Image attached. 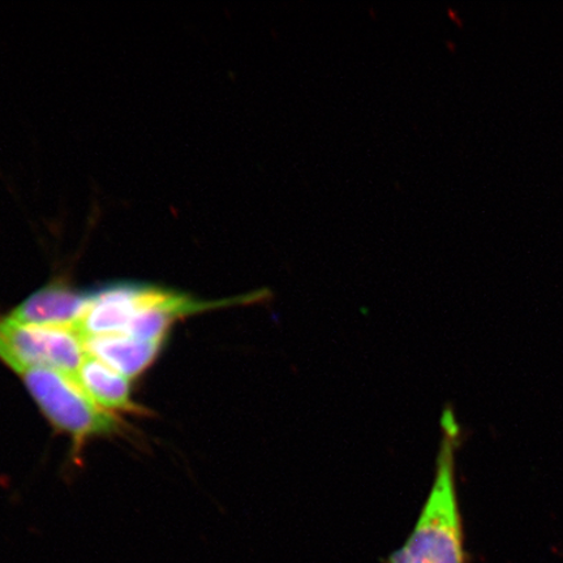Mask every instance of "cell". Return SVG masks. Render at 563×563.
Returning a JSON list of instances; mask_svg holds the SVG:
<instances>
[{
  "mask_svg": "<svg viewBox=\"0 0 563 563\" xmlns=\"http://www.w3.org/2000/svg\"><path fill=\"white\" fill-rule=\"evenodd\" d=\"M442 440L431 495L405 545L389 563H466L455 489V450L460 441L452 410L442 415Z\"/></svg>",
  "mask_w": 563,
  "mask_h": 563,
  "instance_id": "6da1fadb",
  "label": "cell"
},
{
  "mask_svg": "<svg viewBox=\"0 0 563 563\" xmlns=\"http://www.w3.org/2000/svg\"><path fill=\"white\" fill-rule=\"evenodd\" d=\"M20 377L53 426L76 441L117 431L114 415L98 406L73 377L46 368L26 369Z\"/></svg>",
  "mask_w": 563,
  "mask_h": 563,
  "instance_id": "7a4b0ae2",
  "label": "cell"
},
{
  "mask_svg": "<svg viewBox=\"0 0 563 563\" xmlns=\"http://www.w3.org/2000/svg\"><path fill=\"white\" fill-rule=\"evenodd\" d=\"M88 355L74 329L24 325L10 316L0 317V361L18 375L46 368L76 379Z\"/></svg>",
  "mask_w": 563,
  "mask_h": 563,
  "instance_id": "3957f363",
  "label": "cell"
},
{
  "mask_svg": "<svg viewBox=\"0 0 563 563\" xmlns=\"http://www.w3.org/2000/svg\"><path fill=\"white\" fill-rule=\"evenodd\" d=\"M87 305L88 292L55 282L33 292L9 316L24 325L75 330Z\"/></svg>",
  "mask_w": 563,
  "mask_h": 563,
  "instance_id": "277c9868",
  "label": "cell"
},
{
  "mask_svg": "<svg viewBox=\"0 0 563 563\" xmlns=\"http://www.w3.org/2000/svg\"><path fill=\"white\" fill-rule=\"evenodd\" d=\"M82 342L90 356L108 364L126 378L139 376L150 367L164 343L143 341L126 334L87 338Z\"/></svg>",
  "mask_w": 563,
  "mask_h": 563,
  "instance_id": "5b68a950",
  "label": "cell"
},
{
  "mask_svg": "<svg viewBox=\"0 0 563 563\" xmlns=\"http://www.w3.org/2000/svg\"><path fill=\"white\" fill-rule=\"evenodd\" d=\"M76 383L104 410L137 411L131 399L129 378L95 356L88 355L77 373Z\"/></svg>",
  "mask_w": 563,
  "mask_h": 563,
  "instance_id": "8992f818",
  "label": "cell"
}]
</instances>
